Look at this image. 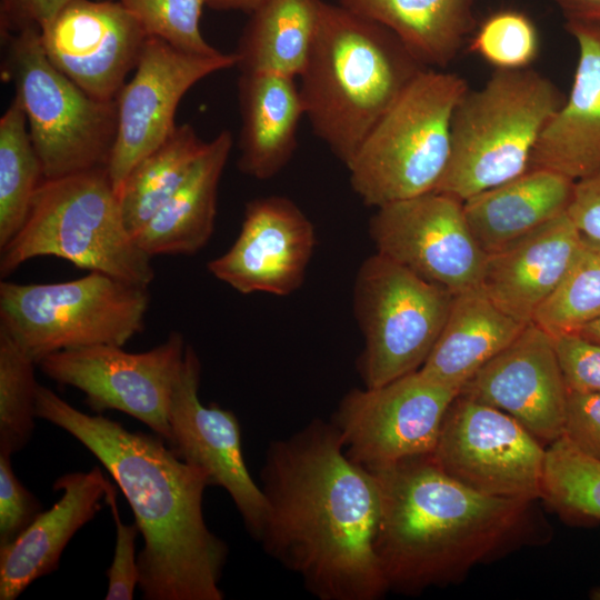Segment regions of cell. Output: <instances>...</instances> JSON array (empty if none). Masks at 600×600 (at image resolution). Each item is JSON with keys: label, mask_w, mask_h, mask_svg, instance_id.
<instances>
[{"label": "cell", "mask_w": 600, "mask_h": 600, "mask_svg": "<svg viewBox=\"0 0 600 600\" xmlns=\"http://www.w3.org/2000/svg\"><path fill=\"white\" fill-rule=\"evenodd\" d=\"M187 344L178 332L144 352L99 344L48 354L38 363L53 381L77 388L94 411H122L147 424L167 443L169 406Z\"/></svg>", "instance_id": "obj_13"}, {"label": "cell", "mask_w": 600, "mask_h": 600, "mask_svg": "<svg viewBox=\"0 0 600 600\" xmlns=\"http://www.w3.org/2000/svg\"><path fill=\"white\" fill-rule=\"evenodd\" d=\"M41 512L40 501L17 478L11 456L0 453V547L12 542Z\"/></svg>", "instance_id": "obj_38"}, {"label": "cell", "mask_w": 600, "mask_h": 600, "mask_svg": "<svg viewBox=\"0 0 600 600\" xmlns=\"http://www.w3.org/2000/svg\"><path fill=\"white\" fill-rule=\"evenodd\" d=\"M424 69L386 27L321 0L313 46L300 76L304 114L314 134L347 167Z\"/></svg>", "instance_id": "obj_4"}, {"label": "cell", "mask_w": 600, "mask_h": 600, "mask_svg": "<svg viewBox=\"0 0 600 600\" xmlns=\"http://www.w3.org/2000/svg\"><path fill=\"white\" fill-rule=\"evenodd\" d=\"M269 0H207V6L216 10H238L252 13Z\"/></svg>", "instance_id": "obj_43"}, {"label": "cell", "mask_w": 600, "mask_h": 600, "mask_svg": "<svg viewBox=\"0 0 600 600\" xmlns=\"http://www.w3.org/2000/svg\"><path fill=\"white\" fill-rule=\"evenodd\" d=\"M590 598L593 600H600V587H597L591 591Z\"/></svg>", "instance_id": "obj_45"}, {"label": "cell", "mask_w": 600, "mask_h": 600, "mask_svg": "<svg viewBox=\"0 0 600 600\" xmlns=\"http://www.w3.org/2000/svg\"><path fill=\"white\" fill-rule=\"evenodd\" d=\"M564 99L531 68L494 69L482 87H469L452 114L450 158L434 191L463 202L527 171Z\"/></svg>", "instance_id": "obj_6"}, {"label": "cell", "mask_w": 600, "mask_h": 600, "mask_svg": "<svg viewBox=\"0 0 600 600\" xmlns=\"http://www.w3.org/2000/svg\"><path fill=\"white\" fill-rule=\"evenodd\" d=\"M540 50L533 21L523 12L504 9L490 14L473 32L469 51L496 70L530 68Z\"/></svg>", "instance_id": "obj_34"}, {"label": "cell", "mask_w": 600, "mask_h": 600, "mask_svg": "<svg viewBox=\"0 0 600 600\" xmlns=\"http://www.w3.org/2000/svg\"><path fill=\"white\" fill-rule=\"evenodd\" d=\"M372 473L374 550L388 590L417 593L456 582L524 542L532 529L533 501L477 492L444 473L431 453Z\"/></svg>", "instance_id": "obj_3"}, {"label": "cell", "mask_w": 600, "mask_h": 600, "mask_svg": "<svg viewBox=\"0 0 600 600\" xmlns=\"http://www.w3.org/2000/svg\"><path fill=\"white\" fill-rule=\"evenodd\" d=\"M527 324L501 310L480 287L453 294L442 330L419 371L460 391Z\"/></svg>", "instance_id": "obj_25"}, {"label": "cell", "mask_w": 600, "mask_h": 600, "mask_svg": "<svg viewBox=\"0 0 600 600\" xmlns=\"http://www.w3.org/2000/svg\"><path fill=\"white\" fill-rule=\"evenodd\" d=\"M582 242L566 212L486 254L479 287L506 313L530 323L562 281Z\"/></svg>", "instance_id": "obj_20"}, {"label": "cell", "mask_w": 600, "mask_h": 600, "mask_svg": "<svg viewBox=\"0 0 600 600\" xmlns=\"http://www.w3.org/2000/svg\"><path fill=\"white\" fill-rule=\"evenodd\" d=\"M128 10L148 37L164 40L178 50L200 56H214L200 30L207 0H113Z\"/></svg>", "instance_id": "obj_35"}, {"label": "cell", "mask_w": 600, "mask_h": 600, "mask_svg": "<svg viewBox=\"0 0 600 600\" xmlns=\"http://www.w3.org/2000/svg\"><path fill=\"white\" fill-rule=\"evenodd\" d=\"M316 242L312 222L292 200L258 198L246 204L233 244L208 270L243 294L289 296L302 284Z\"/></svg>", "instance_id": "obj_18"}, {"label": "cell", "mask_w": 600, "mask_h": 600, "mask_svg": "<svg viewBox=\"0 0 600 600\" xmlns=\"http://www.w3.org/2000/svg\"><path fill=\"white\" fill-rule=\"evenodd\" d=\"M232 67H237L234 53L192 54L147 37L133 77L116 98L117 132L107 169L118 194L132 168L174 130L176 111L186 92Z\"/></svg>", "instance_id": "obj_15"}, {"label": "cell", "mask_w": 600, "mask_h": 600, "mask_svg": "<svg viewBox=\"0 0 600 600\" xmlns=\"http://www.w3.org/2000/svg\"><path fill=\"white\" fill-rule=\"evenodd\" d=\"M200 359L187 344L169 406L168 444L180 459L202 470L211 486L229 493L247 530L258 540L267 504L247 468L239 421L232 411L200 401Z\"/></svg>", "instance_id": "obj_16"}, {"label": "cell", "mask_w": 600, "mask_h": 600, "mask_svg": "<svg viewBox=\"0 0 600 600\" xmlns=\"http://www.w3.org/2000/svg\"><path fill=\"white\" fill-rule=\"evenodd\" d=\"M267 511L257 541L320 600H377L388 590L374 538L376 477L313 419L270 443L260 471Z\"/></svg>", "instance_id": "obj_1"}, {"label": "cell", "mask_w": 600, "mask_h": 600, "mask_svg": "<svg viewBox=\"0 0 600 600\" xmlns=\"http://www.w3.org/2000/svg\"><path fill=\"white\" fill-rule=\"evenodd\" d=\"M540 499L568 520H600V459L582 453L563 436L551 442Z\"/></svg>", "instance_id": "obj_31"}, {"label": "cell", "mask_w": 600, "mask_h": 600, "mask_svg": "<svg viewBox=\"0 0 600 600\" xmlns=\"http://www.w3.org/2000/svg\"><path fill=\"white\" fill-rule=\"evenodd\" d=\"M578 48L571 90L544 129L529 169L578 180L600 167V20L569 19Z\"/></svg>", "instance_id": "obj_21"}, {"label": "cell", "mask_w": 600, "mask_h": 600, "mask_svg": "<svg viewBox=\"0 0 600 600\" xmlns=\"http://www.w3.org/2000/svg\"><path fill=\"white\" fill-rule=\"evenodd\" d=\"M36 414L82 443L124 494L144 542L138 554L143 599H223L219 583L228 547L204 521L203 494L211 483L202 470L157 433L131 432L84 413L41 384Z\"/></svg>", "instance_id": "obj_2"}, {"label": "cell", "mask_w": 600, "mask_h": 600, "mask_svg": "<svg viewBox=\"0 0 600 600\" xmlns=\"http://www.w3.org/2000/svg\"><path fill=\"white\" fill-rule=\"evenodd\" d=\"M546 448L510 414L460 393L450 403L431 458L482 494L534 501Z\"/></svg>", "instance_id": "obj_11"}, {"label": "cell", "mask_w": 600, "mask_h": 600, "mask_svg": "<svg viewBox=\"0 0 600 600\" xmlns=\"http://www.w3.org/2000/svg\"><path fill=\"white\" fill-rule=\"evenodd\" d=\"M232 143L229 130L220 131L208 142L181 186L134 236L147 254H193L207 244L213 232L218 188Z\"/></svg>", "instance_id": "obj_26"}, {"label": "cell", "mask_w": 600, "mask_h": 600, "mask_svg": "<svg viewBox=\"0 0 600 600\" xmlns=\"http://www.w3.org/2000/svg\"><path fill=\"white\" fill-rule=\"evenodd\" d=\"M390 30L426 68H444L478 24L473 0H339Z\"/></svg>", "instance_id": "obj_27"}, {"label": "cell", "mask_w": 600, "mask_h": 600, "mask_svg": "<svg viewBox=\"0 0 600 600\" xmlns=\"http://www.w3.org/2000/svg\"><path fill=\"white\" fill-rule=\"evenodd\" d=\"M43 180V167L31 141L26 113L13 97L0 119V248L23 226Z\"/></svg>", "instance_id": "obj_30"}, {"label": "cell", "mask_w": 600, "mask_h": 600, "mask_svg": "<svg viewBox=\"0 0 600 600\" xmlns=\"http://www.w3.org/2000/svg\"><path fill=\"white\" fill-rule=\"evenodd\" d=\"M239 169L258 180L277 176L297 148L304 107L294 78L241 72Z\"/></svg>", "instance_id": "obj_23"}, {"label": "cell", "mask_w": 600, "mask_h": 600, "mask_svg": "<svg viewBox=\"0 0 600 600\" xmlns=\"http://www.w3.org/2000/svg\"><path fill=\"white\" fill-rule=\"evenodd\" d=\"M117 492L111 484L107 492V504L111 508L116 523V547L111 566L107 571L108 591L106 600H131L139 583L136 538L140 533L134 523H123L117 504Z\"/></svg>", "instance_id": "obj_37"}, {"label": "cell", "mask_w": 600, "mask_h": 600, "mask_svg": "<svg viewBox=\"0 0 600 600\" xmlns=\"http://www.w3.org/2000/svg\"><path fill=\"white\" fill-rule=\"evenodd\" d=\"M563 437L582 453L600 459V392L567 390Z\"/></svg>", "instance_id": "obj_39"}, {"label": "cell", "mask_w": 600, "mask_h": 600, "mask_svg": "<svg viewBox=\"0 0 600 600\" xmlns=\"http://www.w3.org/2000/svg\"><path fill=\"white\" fill-rule=\"evenodd\" d=\"M567 214L583 238L600 243V167L574 181Z\"/></svg>", "instance_id": "obj_40"}, {"label": "cell", "mask_w": 600, "mask_h": 600, "mask_svg": "<svg viewBox=\"0 0 600 600\" xmlns=\"http://www.w3.org/2000/svg\"><path fill=\"white\" fill-rule=\"evenodd\" d=\"M0 250L2 277L30 259L57 257L147 288L154 278L151 257L127 228L107 167L44 178L23 226Z\"/></svg>", "instance_id": "obj_5"}, {"label": "cell", "mask_w": 600, "mask_h": 600, "mask_svg": "<svg viewBox=\"0 0 600 600\" xmlns=\"http://www.w3.org/2000/svg\"><path fill=\"white\" fill-rule=\"evenodd\" d=\"M562 11L566 20H600V0H552Z\"/></svg>", "instance_id": "obj_42"}, {"label": "cell", "mask_w": 600, "mask_h": 600, "mask_svg": "<svg viewBox=\"0 0 600 600\" xmlns=\"http://www.w3.org/2000/svg\"><path fill=\"white\" fill-rule=\"evenodd\" d=\"M600 318V243L583 238L581 249L532 322L550 336L578 332Z\"/></svg>", "instance_id": "obj_32"}, {"label": "cell", "mask_w": 600, "mask_h": 600, "mask_svg": "<svg viewBox=\"0 0 600 600\" xmlns=\"http://www.w3.org/2000/svg\"><path fill=\"white\" fill-rule=\"evenodd\" d=\"M552 339L567 390L600 392V342L578 333Z\"/></svg>", "instance_id": "obj_36"}, {"label": "cell", "mask_w": 600, "mask_h": 600, "mask_svg": "<svg viewBox=\"0 0 600 600\" xmlns=\"http://www.w3.org/2000/svg\"><path fill=\"white\" fill-rule=\"evenodd\" d=\"M578 333L584 338H588L590 340L599 341L600 342V318L583 328H581Z\"/></svg>", "instance_id": "obj_44"}, {"label": "cell", "mask_w": 600, "mask_h": 600, "mask_svg": "<svg viewBox=\"0 0 600 600\" xmlns=\"http://www.w3.org/2000/svg\"><path fill=\"white\" fill-rule=\"evenodd\" d=\"M369 233L376 252L452 294L480 286L486 253L453 196L431 191L379 207Z\"/></svg>", "instance_id": "obj_14"}, {"label": "cell", "mask_w": 600, "mask_h": 600, "mask_svg": "<svg viewBox=\"0 0 600 600\" xmlns=\"http://www.w3.org/2000/svg\"><path fill=\"white\" fill-rule=\"evenodd\" d=\"M147 33L113 0H72L40 30L49 61L89 96L116 100Z\"/></svg>", "instance_id": "obj_17"}, {"label": "cell", "mask_w": 600, "mask_h": 600, "mask_svg": "<svg viewBox=\"0 0 600 600\" xmlns=\"http://www.w3.org/2000/svg\"><path fill=\"white\" fill-rule=\"evenodd\" d=\"M207 143L190 124H179L132 168L119 199L124 222L133 237L181 186Z\"/></svg>", "instance_id": "obj_29"}, {"label": "cell", "mask_w": 600, "mask_h": 600, "mask_svg": "<svg viewBox=\"0 0 600 600\" xmlns=\"http://www.w3.org/2000/svg\"><path fill=\"white\" fill-rule=\"evenodd\" d=\"M459 393L510 414L542 444L563 436L567 388L552 336L533 322Z\"/></svg>", "instance_id": "obj_19"}, {"label": "cell", "mask_w": 600, "mask_h": 600, "mask_svg": "<svg viewBox=\"0 0 600 600\" xmlns=\"http://www.w3.org/2000/svg\"><path fill=\"white\" fill-rule=\"evenodd\" d=\"M147 287L98 271L56 283H0V327L36 360L70 349L123 346L144 328Z\"/></svg>", "instance_id": "obj_9"}, {"label": "cell", "mask_w": 600, "mask_h": 600, "mask_svg": "<svg viewBox=\"0 0 600 600\" xmlns=\"http://www.w3.org/2000/svg\"><path fill=\"white\" fill-rule=\"evenodd\" d=\"M111 484L98 466L56 480L61 498L0 547V600H16L34 580L58 569L63 549L101 510Z\"/></svg>", "instance_id": "obj_22"}, {"label": "cell", "mask_w": 600, "mask_h": 600, "mask_svg": "<svg viewBox=\"0 0 600 600\" xmlns=\"http://www.w3.org/2000/svg\"><path fill=\"white\" fill-rule=\"evenodd\" d=\"M453 294L376 252L360 266L353 312L364 346L357 368L368 388L419 370L429 357Z\"/></svg>", "instance_id": "obj_10"}, {"label": "cell", "mask_w": 600, "mask_h": 600, "mask_svg": "<svg viewBox=\"0 0 600 600\" xmlns=\"http://www.w3.org/2000/svg\"><path fill=\"white\" fill-rule=\"evenodd\" d=\"M1 76L14 87L46 179L107 167L117 101L98 100L47 58L38 27L1 34Z\"/></svg>", "instance_id": "obj_8"}, {"label": "cell", "mask_w": 600, "mask_h": 600, "mask_svg": "<svg viewBox=\"0 0 600 600\" xmlns=\"http://www.w3.org/2000/svg\"><path fill=\"white\" fill-rule=\"evenodd\" d=\"M72 0H0V36L28 27L40 30Z\"/></svg>", "instance_id": "obj_41"}, {"label": "cell", "mask_w": 600, "mask_h": 600, "mask_svg": "<svg viewBox=\"0 0 600 600\" xmlns=\"http://www.w3.org/2000/svg\"><path fill=\"white\" fill-rule=\"evenodd\" d=\"M469 88L458 73L427 68L401 92L347 164L367 206L434 191L448 167L451 120Z\"/></svg>", "instance_id": "obj_7"}, {"label": "cell", "mask_w": 600, "mask_h": 600, "mask_svg": "<svg viewBox=\"0 0 600 600\" xmlns=\"http://www.w3.org/2000/svg\"><path fill=\"white\" fill-rule=\"evenodd\" d=\"M574 180L531 168L463 201L468 226L488 254L567 212Z\"/></svg>", "instance_id": "obj_24"}, {"label": "cell", "mask_w": 600, "mask_h": 600, "mask_svg": "<svg viewBox=\"0 0 600 600\" xmlns=\"http://www.w3.org/2000/svg\"><path fill=\"white\" fill-rule=\"evenodd\" d=\"M320 1L269 0L253 11L234 52L241 72L300 77L317 33Z\"/></svg>", "instance_id": "obj_28"}, {"label": "cell", "mask_w": 600, "mask_h": 600, "mask_svg": "<svg viewBox=\"0 0 600 600\" xmlns=\"http://www.w3.org/2000/svg\"><path fill=\"white\" fill-rule=\"evenodd\" d=\"M458 393L417 370L379 387L351 389L331 422L347 456L373 472L432 453Z\"/></svg>", "instance_id": "obj_12"}, {"label": "cell", "mask_w": 600, "mask_h": 600, "mask_svg": "<svg viewBox=\"0 0 600 600\" xmlns=\"http://www.w3.org/2000/svg\"><path fill=\"white\" fill-rule=\"evenodd\" d=\"M36 360L0 327V453L12 456L30 441L39 383Z\"/></svg>", "instance_id": "obj_33"}]
</instances>
